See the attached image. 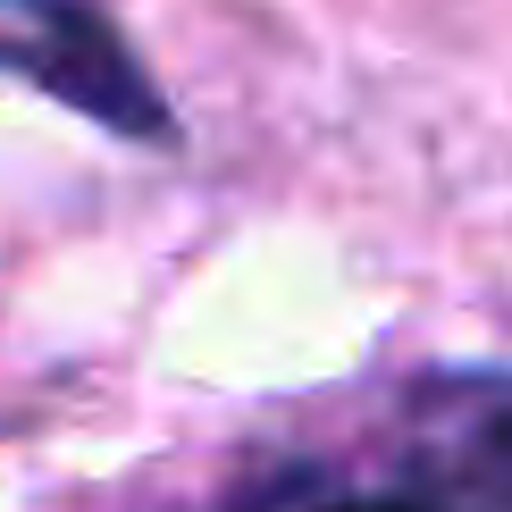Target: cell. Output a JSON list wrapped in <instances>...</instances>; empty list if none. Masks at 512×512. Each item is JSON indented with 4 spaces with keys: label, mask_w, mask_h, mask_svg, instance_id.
Instances as JSON below:
<instances>
[{
    "label": "cell",
    "mask_w": 512,
    "mask_h": 512,
    "mask_svg": "<svg viewBox=\"0 0 512 512\" xmlns=\"http://www.w3.org/2000/svg\"><path fill=\"white\" fill-rule=\"evenodd\" d=\"M0 68L34 76L51 101L118 126V135H168L160 93L84 0H0Z\"/></svg>",
    "instance_id": "cell-1"
},
{
    "label": "cell",
    "mask_w": 512,
    "mask_h": 512,
    "mask_svg": "<svg viewBox=\"0 0 512 512\" xmlns=\"http://www.w3.org/2000/svg\"><path fill=\"white\" fill-rule=\"evenodd\" d=\"M437 512H512V403H479L445 437L437 487H420Z\"/></svg>",
    "instance_id": "cell-2"
},
{
    "label": "cell",
    "mask_w": 512,
    "mask_h": 512,
    "mask_svg": "<svg viewBox=\"0 0 512 512\" xmlns=\"http://www.w3.org/2000/svg\"><path fill=\"white\" fill-rule=\"evenodd\" d=\"M328 512H437L429 496H361V504H328Z\"/></svg>",
    "instance_id": "cell-3"
}]
</instances>
